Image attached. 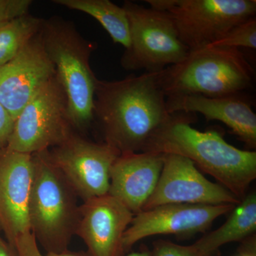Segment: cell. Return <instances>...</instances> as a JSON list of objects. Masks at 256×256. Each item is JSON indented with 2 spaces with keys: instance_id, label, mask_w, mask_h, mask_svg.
I'll return each mask as SVG.
<instances>
[{
  "instance_id": "19",
  "label": "cell",
  "mask_w": 256,
  "mask_h": 256,
  "mask_svg": "<svg viewBox=\"0 0 256 256\" xmlns=\"http://www.w3.org/2000/svg\"><path fill=\"white\" fill-rule=\"evenodd\" d=\"M43 20L28 12L0 22V66L13 60L40 32Z\"/></svg>"
},
{
  "instance_id": "16",
  "label": "cell",
  "mask_w": 256,
  "mask_h": 256,
  "mask_svg": "<svg viewBox=\"0 0 256 256\" xmlns=\"http://www.w3.org/2000/svg\"><path fill=\"white\" fill-rule=\"evenodd\" d=\"M170 114H200L207 121L218 120L250 150L256 148V114L242 96L210 98L201 95L170 96L166 98Z\"/></svg>"
},
{
  "instance_id": "11",
  "label": "cell",
  "mask_w": 256,
  "mask_h": 256,
  "mask_svg": "<svg viewBox=\"0 0 256 256\" xmlns=\"http://www.w3.org/2000/svg\"><path fill=\"white\" fill-rule=\"evenodd\" d=\"M236 205L171 204L142 210L134 215L124 232V248L129 252L138 242L154 235L192 236L208 230L218 217L230 213Z\"/></svg>"
},
{
  "instance_id": "21",
  "label": "cell",
  "mask_w": 256,
  "mask_h": 256,
  "mask_svg": "<svg viewBox=\"0 0 256 256\" xmlns=\"http://www.w3.org/2000/svg\"><path fill=\"white\" fill-rule=\"evenodd\" d=\"M14 247L18 256H88L84 252H72L70 250L62 254H43L38 242L31 232L20 236L14 242Z\"/></svg>"
},
{
  "instance_id": "26",
  "label": "cell",
  "mask_w": 256,
  "mask_h": 256,
  "mask_svg": "<svg viewBox=\"0 0 256 256\" xmlns=\"http://www.w3.org/2000/svg\"><path fill=\"white\" fill-rule=\"evenodd\" d=\"M245 244L242 246L240 254L237 256H256V242L254 240H245Z\"/></svg>"
},
{
  "instance_id": "15",
  "label": "cell",
  "mask_w": 256,
  "mask_h": 256,
  "mask_svg": "<svg viewBox=\"0 0 256 256\" xmlns=\"http://www.w3.org/2000/svg\"><path fill=\"white\" fill-rule=\"evenodd\" d=\"M164 164V154L152 152L120 154L110 170L108 194L133 214L142 212L156 190Z\"/></svg>"
},
{
  "instance_id": "27",
  "label": "cell",
  "mask_w": 256,
  "mask_h": 256,
  "mask_svg": "<svg viewBox=\"0 0 256 256\" xmlns=\"http://www.w3.org/2000/svg\"><path fill=\"white\" fill-rule=\"evenodd\" d=\"M124 256H152V252L148 248L144 247L141 249L138 252H130V254H127Z\"/></svg>"
},
{
  "instance_id": "6",
  "label": "cell",
  "mask_w": 256,
  "mask_h": 256,
  "mask_svg": "<svg viewBox=\"0 0 256 256\" xmlns=\"http://www.w3.org/2000/svg\"><path fill=\"white\" fill-rule=\"evenodd\" d=\"M122 8L130 30V46L120 60L122 68L160 72L186 58L190 50L178 38L169 13L130 1L124 2Z\"/></svg>"
},
{
  "instance_id": "20",
  "label": "cell",
  "mask_w": 256,
  "mask_h": 256,
  "mask_svg": "<svg viewBox=\"0 0 256 256\" xmlns=\"http://www.w3.org/2000/svg\"><path fill=\"white\" fill-rule=\"evenodd\" d=\"M210 46L228 47L239 48L240 47L256 50V16L236 25L220 40L208 45Z\"/></svg>"
},
{
  "instance_id": "9",
  "label": "cell",
  "mask_w": 256,
  "mask_h": 256,
  "mask_svg": "<svg viewBox=\"0 0 256 256\" xmlns=\"http://www.w3.org/2000/svg\"><path fill=\"white\" fill-rule=\"evenodd\" d=\"M48 153L82 202L108 194L111 168L120 154L114 148L88 140L74 132Z\"/></svg>"
},
{
  "instance_id": "13",
  "label": "cell",
  "mask_w": 256,
  "mask_h": 256,
  "mask_svg": "<svg viewBox=\"0 0 256 256\" xmlns=\"http://www.w3.org/2000/svg\"><path fill=\"white\" fill-rule=\"evenodd\" d=\"M33 181L32 154L8 148L0 150V230L14 247L30 232L28 207Z\"/></svg>"
},
{
  "instance_id": "4",
  "label": "cell",
  "mask_w": 256,
  "mask_h": 256,
  "mask_svg": "<svg viewBox=\"0 0 256 256\" xmlns=\"http://www.w3.org/2000/svg\"><path fill=\"white\" fill-rule=\"evenodd\" d=\"M255 70L239 48L206 46L190 50L186 58L159 72L166 97L242 96L252 87Z\"/></svg>"
},
{
  "instance_id": "10",
  "label": "cell",
  "mask_w": 256,
  "mask_h": 256,
  "mask_svg": "<svg viewBox=\"0 0 256 256\" xmlns=\"http://www.w3.org/2000/svg\"><path fill=\"white\" fill-rule=\"evenodd\" d=\"M240 201L220 184L207 180L188 158L164 154L158 184L142 210L171 204L237 205Z\"/></svg>"
},
{
  "instance_id": "1",
  "label": "cell",
  "mask_w": 256,
  "mask_h": 256,
  "mask_svg": "<svg viewBox=\"0 0 256 256\" xmlns=\"http://www.w3.org/2000/svg\"><path fill=\"white\" fill-rule=\"evenodd\" d=\"M159 80V72L128 76L122 80H98L94 120L104 142L120 154L141 152L170 114Z\"/></svg>"
},
{
  "instance_id": "23",
  "label": "cell",
  "mask_w": 256,
  "mask_h": 256,
  "mask_svg": "<svg viewBox=\"0 0 256 256\" xmlns=\"http://www.w3.org/2000/svg\"><path fill=\"white\" fill-rule=\"evenodd\" d=\"M32 0H0V22L30 12Z\"/></svg>"
},
{
  "instance_id": "17",
  "label": "cell",
  "mask_w": 256,
  "mask_h": 256,
  "mask_svg": "<svg viewBox=\"0 0 256 256\" xmlns=\"http://www.w3.org/2000/svg\"><path fill=\"white\" fill-rule=\"evenodd\" d=\"M256 230V195H246L230 212L228 220L214 232L207 233L194 246L210 256H217L220 248L228 242H244Z\"/></svg>"
},
{
  "instance_id": "18",
  "label": "cell",
  "mask_w": 256,
  "mask_h": 256,
  "mask_svg": "<svg viewBox=\"0 0 256 256\" xmlns=\"http://www.w3.org/2000/svg\"><path fill=\"white\" fill-rule=\"evenodd\" d=\"M54 4L82 12L97 20L114 44L130 46L129 23L122 6L109 0H53Z\"/></svg>"
},
{
  "instance_id": "3",
  "label": "cell",
  "mask_w": 256,
  "mask_h": 256,
  "mask_svg": "<svg viewBox=\"0 0 256 256\" xmlns=\"http://www.w3.org/2000/svg\"><path fill=\"white\" fill-rule=\"evenodd\" d=\"M42 41L54 66L56 77L66 98L73 129L84 130L94 121L96 78L90 58L95 42L82 36L72 22L58 16L43 20Z\"/></svg>"
},
{
  "instance_id": "14",
  "label": "cell",
  "mask_w": 256,
  "mask_h": 256,
  "mask_svg": "<svg viewBox=\"0 0 256 256\" xmlns=\"http://www.w3.org/2000/svg\"><path fill=\"white\" fill-rule=\"evenodd\" d=\"M76 235L86 246L88 256H124V236L134 214L110 194L84 202Z\"/></svg>"
},
{
  "instance_id": "12",
  "label": "cell",
  "mask_w": 256,
  "mask_h": 256,
  "mask_svg": "<svg viewBox=\"0 0 256 256\" xmlns=\"http://www.w3.org/2000/svg\"><path fill=\"white\" fill-rule=\"evenodd\" d=\"M55 75L40 30L13 60L0 66V104L14 121L32 98Z\"/></svg>"
},
{
  "instance_id": "5",
  "label": "cell",
  "mask_w": 256,
  "mask_h": 256,
  "mask_svg": "<svg viewBox=\"0 0 256 256\" xmlns=\"http://www.w3.org/2000/svg\"><path fill=\"white\" fill-rule=\"evenodd\" d=\"M33 181L28 207L30 232L46 254L68 250L76 235L78 196L52 162L48 150L32 154Z\"/></svg>"
},
{
  "instance_id": "2",
  "label": "cell",
  "mask_w": 256,
  "mask_h": 256,
  "mask_svg": "<svg viewBox=\"0 0 256 256\" xmlns=\"http://www.w3.org/2000/svg\"><path fill=\"white\" fill-rule=\"evenodd\" d=\"M194 114L173 112L143 152L178 154L213 176L242 200L256 178V152L229 144L218 130L201 132L192 127Z\"/></svg>"
},
{
  "instance_id": "8",
  "label": "cell",
  "mask_w": 256,
  "mask_h": 256,
  "mask_svg": "<svg viewBox=\"0 0 256 256\" xmlns=\"http://www.w3.org/2000/svg\"><path fill=\"white\" fill-rule=\"evenodd\" d=\"M66 98L56 77L46 82L14 120L6 148L33 154L63 142L74 132Z\"/></svg>"
},
{
  "instance_id": "25",
  "label": "cell",
  "mask_w": 256,
  "mask_h": 256,
  "mask_svg": "<svg viewBox=\"0 0 256 256\" xmlns=\"http://www.w3.org/2000/svg\"><path fill=\"white\" fill-rule=\"evenodd\" d=\"M0 256H18L15 247L10 245L6 239L2 238L0 230Z\"/></svg>"
},
{
  "instance_id": "22",
  "label": "cell",
  "mask_w": 256,
  "mask_h": 256,
  "mask_svg": "<svg viewBox=\"0 0 256 256\" xmlns=\"http://www.w3.org/2000/svg\"><path fill=\"white\" fill-rule=\"evenodd\" d=\"M152 256H210L194 246H182L168 240L159 239L153 242Z\"/></svg>"
},
{
  "instance_id": "7",
  "label": "cell",
  "mask_w": 256,
  "mask_h": 256,
  "mask_svg": "<svg viewBox=\"0 0 256 256\" xmlns=\"http://www.w3.org/2000/svg\"><path fill=\"white\" fill-rule=\"evenodd\" d=\"M150 8L166 12L178 38L190 50L208 46L230 30L256 16V0H146Z\"/></svg>"
},
{
  "instance_id": "24",
  "label": "cell",
  "mask_w": 256,
  "mask_h": 256,
  "mask_svg": "<svg viewBox=\"0 0 256 256\" xmlns=\"http://www.w3.org/2000/svg\"><path fill=\"white\" fill-rule=\"evenodd\" d=\"M13 124L14 119L0 104V150L8 146Z\"/></svg>"
}]
</instances>
